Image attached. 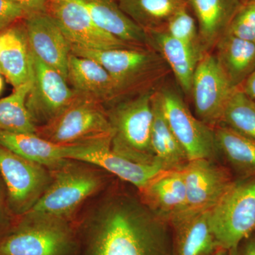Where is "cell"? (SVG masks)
Listing matches in <instances>:
<instances>
[{
	"instance_id": "32",
	"label": "cell",
	"mask_w": 255,
	"mask_h": 255,
	"mask_svg": "<svg viewBox=\"0 0 255 255\" xmlns=\"http://www.w3.org/2000/svg\"><path fill=\"white\" fill-rule=\"evenodd\" d=\"M26 11L11 0H0V32L23 21Z\"/></svg>"
},
{
	"instance_id": "28",
	"label": "cell",
	"mask_w": 255,
	"mask_h": 255,
	"mask_svg": "<svg viewBox=\"0 0 255 255\" xmlns=\"http://www.w3.org/2000/svg\"><path fill=\"white\" fill-rule=\"evenodd\" d=\"M31 85L32 81L14 89L11 95L0 100V130L36 133V125L26 107Z\"/></svg>"
},
{
	"instance_id": "1",
	"label": "cell",
	"mask_w": 255,
	"mask_h": 255,
	"mask_svg": "<svg viewBox=\"0 0 255 255\" xmlns=\"http://www.w3.org/2000/svg\"><path fill=\"white\" fill-rule=\"evenodd\" d=\"M87 233V255H174L170 225L127 194L107 198Z\"/></svg>"
},
{
	"instance_id": "16",
	"label": "cell",
	"mask_w": 255,
	"mask_h": 255,
	"mask_svg": "<svg viewBox=\"0 0 255 255\" xmlns=\"http://www.w3.org/2000/svg\"><path fill=\"white\" fill-rule=\"evenodd\" d=\"M138 191L142 204L154 216L169 225L187 212L182 169L161 171Z\"/></svg>"
},
{
	"instance_id": "19",
	"label": "cell",
	"mask_w": 255,
	"mask_h": 255,
	"mask_svg": "<svg viewBox=\"0 0 255 255\" xmlns=\"http://www.w3.org/2000/svg\"><path fill=\"white\" fill-rule=\"evenodd\" d=\"M67 80L77 93L92 97L103 104L119 97L118 87L110 74L91 58L71 53L68 60Z\"/></svg>"
},
{
	"instance_id": "12",
	"label": "cell",
	"mask_w": 255,
	"mask_h": 255,
	"mask_svg": "<svg viewBox=\"0 0 255 255\" xmlns=\"http://www.w3.org/2000/svg\"><path fill=\"white\" fill-rule=\"evenodd\" d=\"M31 60L32 85L26 107L38 127L66 108L76 97L77 92L63 75L43 63L32 52Z\"/></svg>"
},
{
	"instance_id": "30",
	"label": "cell",
	"mask_w": 255,
	"mask_h": 255,
	"mask_svg": "<svg viewBox=\"0 0 255 255\" xmlns=\"http://www.w3.org/2000/svg\"><path fill=\"white\" fill-rule=\"evenodd\" d=\"M164 31L202 54L206 53L201 46L195 20L188 11L187 6L181 8L169 18Z\"/></svg>"
},
{
	"instance_id": "27",
	"label": "cell",
	"mask_w": 255,
	"mask_h": 255,
	"mask_svg": "<svg viewBox=\"0 0 255 255\" xmlns=\"http://www.w3.org/2000/svg\"><path fill=\"white\" fill-rule=\"evenodd\" d=\"M121 9L145 31L161 30L188 0H119Z\"/></svg>"
},
{
	"instance_id": "40",
	"label": "cell",
	"mask_w": 255,
	"mask_h": 255,
	"mask_svg": "<svg viewBox=\"0 0 255 255\" xmlns=\"http://www.w3.org/2000/svg\"><path fill=\"white\" fill-rule=\"evenodd\" d=\"M0 73H1V70H0Z\"/></svg>"
},
{
	"instance_id": "26",
	"label": "cell",
	"mask_w": 255,
	"mask_h": 255,
	"mask_svg": "<svg viewBox=\"0 0 255 255\" xmlns=\"http://www.w3.org/2000/svg\"><path fill=\"white\" fill-rule=\"evenodd\" d=\"M214 135L216 148L240 179L255 177V140L223 124L214 128Z\"/></svg>"
},
{
	"instance_id": "17",
	"label": "cell",
	"mask_w": 255,
	"mask_h": 255,
	"mask_svg": "<svg viewBox=\"0 0 255 255\" xmlns=\"http://www.w3.org/2000/svg\"><path fill=\"white\" fill-rule=\"evenodd\" d=\"M210 211L184 214L170 223L174 255H214L219 249L210 223Z\"/></svg>"
},
{
	"instance_id": "10",
	"label": "cell",
	"mask_w": 255,
	"mask_h": 255,
	"mask_svg": "<svg viewBox=\"0 0 255 255\" xmlns=\"http://www.w3.org/2000/svg\"><path fill=\"white\" fill-rule=\"evenodd\" d=\"M237 89L231 85L215 55L204 53L196 65L191 95L198 119L214 128Z\"/></svg>"
},
{
	"instance_id": "22",
	"label": "cell",
	"mask_w": 255,
	"mask_h": 255,
	"mask_svg": "<svg viewBox=\"0 0 255 255\" xmlns=\"http://www.w3.org/2000/svg\"><path fill=\"white\" fill-rule=\"evenodd\" d=\"M103 31L131 46H149L145 30L129 17L114 0H80Z\"/></svg>"
},
{
	"instance_id": "36",
	"label": "cell",
	"mask_w": 255,
	"mask_h": 255,
	"mask_svg": "<svg viewBox=\"0 0 255 255\" xmlns=\"http://www.w3.org/2000/svg\"><path fill=\"white\" fill-rule=\"evenodd\" d=\"M4 209H3L2 200L0 195V230L4 224Z\"/></svg>"
},
{
	"instance_id": "21",
	"label": "cell",
	"mask_w": 255,
	"mask_h": 255,
	"mask_svg": "<svg viewBox=\"0 0 255 255\" xmlns=\"http://www.w3.org/2000/svg\"><path fill=\"white\" fill-rule=\"evenodd\" d=\"M146 33L148 36L149 46L158 52L169 65L183 92L191 95L194 71L204 54L169 36L164 30Z\"/></svg>"
},
{
	"instance_id": "18",
	"label": "cell",
	"mask_w": 255,
	"mask_h": 255,
	"mask_svg": "<svg viewBox=\"0 0 255 255\" xmlns=\"http://www.w3.org/2000/svg\"><path fill=\"white\" fill-rule=\"evenodd\" d=\"M0 70L14 89L32 81L31 51L23 23L0 32Z\"/></svg>"
},
{
	"instance_id": "7",
	"label": "cell",
	"mask_w": 255,
	"mask_h": 255,
	"mask_svg": "<svg viewBox=\"0 0 255 255\" xmlns=\"http://www.w3.org/2000/svg\"><path fill=\"white\" fill-rule=\"evenodd\" d=\"M71 53L95 60L117 84L119 96L159 76L164 62L156 50L130 46L107 50L71 48Z\"/></svg>"
},
{
	"instance_id": "4",
	"label": "cell",
	"mask_w": 255,
	"mask_h": 255,
	"mask_svg": "<svg viewBox=\"0 0 255 255\" xmlns=\"http://www.w3.org/2000/svg\"><path fill=\"white\" fill-rule=\"evenodd\" d=\"M152 95L150 91L142 92L107 113L113 130L112 150L136 163L159 166L150 144Z\"/></svg>"
},
{
	"instance_id": "25",
	"label": "cell",
	"mask_w": 255,
	"mask_h": 255,
	"mask_svg": "<svg viewBox=\"0 0 255 255\" xmlns=\"http://www.w3.org/2000/svg\"><path fill=\"white\" fill-rule=\"evenodd\" d=\"M152 106L150 144L156 162L163 170L182 169L189 158L164 118L157 92L152 95Z\"/></svg>"
},
{
	"instance_id": "37",
	"label": "cell",
	"mask_w": 255,
	"mask_h": 255,
	"mask_svg": "<svg viewBox=\"0 0 255 255\" xmlns=\"http://www.w3.org/2000/svg\"><path fill=\"white\" fill-rule=\"evenodd\" d=\"M214 255H228V251L223 248H220Z\"/></svg>"
},
{
	"instance_id": "2",
	"label": "cell",
	"mask_w": 255,
	"mask_h": 255,
	"mask_svg": "<svg viewBox=\"0 0 255 255\" xmlns=\"http://www.w3.org/2000/svg\"><path fill=\"white\" fill-rule=\"evenodd\" d=\"M100 101L77 93L56 117L37 127L36 133L63 145L112 140L113 130L107 111Z\"/></svg>"
},
{
	"instance_id": "15",
	"label": "cell",
	"mask_w": 255,
	"mask_h": 255,
	"mask_svg": "<svg viewBox=\"0 0 255 255\" xmlns=\"http://www.w3.org/2000/svg\"><path fill=\"white\" fill-rule=\"evenodd\" d=\"M23 23L32 53L67 80L71 48L58 25L46 12L28 14Z\"/></svg>"
},
{
	"instance_id": "24",
	"label": "cell",
	"mask_w": 255,
	"mask_h": 255,
	"mask_svg": "<svg viewBox=\"0 0 255 255\" xmlns=\"http://www.w3.org/2000/svg\"><path fill=\"white\" fill-rule=\"evenodd\" d=\"M0 145L23 158L52 169L65 160L68 145H59L36 133L0 130Z\"/></svg>"
},
{
	"instance_id": "33",
	"label": "cell",
	"mask_w": 255,
	"mask_h": 255,
	"mask_svg": "<svg viewBox=\"0 0 255 255\" xmlns=\"http://www.w3.org/2000/svg\"><path fill=\"white\" fill-rule=\"evenodd\" d=\"M28 14L46 12L47 7L53 0H11Z\"/></svg>"
},
{
	"instance_id": "3",
	"label": "cell",
	"mask_w": 255,
	"mask_h": 255,
	"mask_svg": "<svg viewBox=\"0 0 255 255\" xmlns=\"http://www.w3.org/2000/svg\"><path fill=\"white\" fill-rule=\"evenodd\" d=\"M75 246L68 219L28 212L0 238V255H71Z\"/></svg>"
},
{
	"instance_id": "31",
	"label": "cell",
	"mask_w": 255,
	"mask_h": 255,
	"mask_svg": "<svg viewBox=\"0 0 255 255\" xmlns=\"http://www.w3.org/2000/svg\"><path fill=\"white\" fill-rule=\"evenodd\" d=\"M227 33L255 43V0H248L243 4L233 18Z\"/></svg>"
},
{
	"instance_id": "39",
	"label": "cell",
	"mask_w": 255,
	"mask_h": 255,
	"mask_svg": "<svg viewBox=\"0 0 255 255\" xmlns=\"http://www.w3.org/2000/svg\"><path fill=\"white\" fill-rule=\"evenodd\" d=\"M248 0H241V1L242 2H243V4H244V3H246L247 2V1H248Z\"/></svg>"
},
{
	"instance_id": "23",
	"label": "cell",
	"mask_w": 255,
	"mask_h": 255,
	"mask_svg": "<svg viewBox=\"0 0 255 255\" xmlns=\"http://www.w3.org/2000/svg\"><path fill=\"white\" fill-rule=\"evenodd\" d=\"M215 47V56L231 85L241 88L255 70V43L226 33Z\"/></svg>"
},
{
	"instance_id": "14",
	"label": "cell",
	"mask_w": 255,
	"mask_h": 255,
	"mask_svg": "<svg viewBox=\"0 0 255 255\" xmlns=\"http://www.w3.org/2000/svg\"><path fill=\"white\" fill-rule=\"evenodd\" d=\"M65 159L94 164L130 183L138 190L156 174L163 170L159 166L132 162L112 148V140L68 145Z\"/></svg>"
},
{
	"instance_id": "6",
	"label": "cell",
	"mask_w": 255,
	"mask_h": 255,
	"mask_svg": "<svg viewBox=\"0 0 255 255\" xmlns=\"http://www.w3.org/2000/svg\"><path fill=\"white\" fill-rule=\"evenodd\" d=\"M210 223L219 248L233 249L255 231V177L238 179L211 210Z\"/></svg>"
},
{
	"instance_id": "38",
	"label": "cell",
	"mask_w": 255,
	"mask_h": 255,
	"mask_svg": "<svg viewBox=\"0 0 255 255\" xmlns=\"http://www.w3.org/2000/svg\"><path fill=\"white\" fill-rule=\"evenodd\" d=\"M1 73H0V93H1V90L3 88V80L1 76Z\"/></svg>"
},
{
	"instance_id": "9",
	"label": "cell",
	"mask_w": 255,
	"mask_h": 255,
	"mask_svg": "<svg viewBox=\"0 0 255 255\" xmlns=\"http://www.w3.org/2000/svg\"><path fill=\"white\" fill-rule=\"evenodd\" d=\"M162 113L189 160L211 159L216 153L214 128L196 118L176 92H157Z\"/></svg>"
},
{
	"instance_id": "34",
	"label": "cell",
	"mask_w": 255,
	"mask_h": 255,
	"mask_svg": "<svg viewBox=\"0 0 255 255\" xmlns=\"http://www.w3.org/2000/svg\"><path fill=\"white\" fill-rule=\"evenodd\" d=\"M228 255H255V231L228 251Z\"/></svg>"
},
{
	"instance_id": "13",
	"label": "cell",
	"mask_w": 255,
	"mask_h": 255,
	"mask_svg": "<svg viewBox=\"0 0 255 255\" xmlns=\"http://www.w3.org/2000/svg\"><path fill=\"white\" fill-rule=\"evenodd\" d=\"M182 172L187 194L185 214L212 209L235 181L227 168L211 159L189 160Z\"/></svg>"
},
{
	"instance_id": "29",
	"label": "cell",
	"mask_w": 255,
	"mask_h": 255,
	"mask_svg": "<svg viewBox=\"0 0 255 255\" xmlns=\"http://www.w3.org/2000/svg\"><path fill=\"white\" fill-rule=\"evenodd\" d=\"M221 124L255 140V101L237 89L228 101Z\"/></svg>"
},
{
	"instance_id": "11",
	"label": "cell",
	"mask_w": 255,
	"mask_h": 255,
	"mask_svg": "<svg viewBox=\"0 0 255 255\" xmlns=\"http://www.w3.org/2000/svg\"><path fill=\"white\" fill-rule=\"evenodd\" d=\"M46 12L63 32L70 48L107 50L131 46L99 27L80 0H53Z\"/></svg>"
},
{
	"instance_id": "8",
	"label": "cell",
	"mask_w": 255,
	"mask_h": 255,
	"mask_svg": "<svg viewBox=\"0 0 255 255\" xmlns=\"http://www.w3.org/2000/svg\"><path fill=\"white\" fill-rule=\"evenodd\" d=\"M0 173L8 192L11 211L17 216L28 213L51 182L46 167L23 158L0 145Z\"/></svg>"
},
{
	"instance_id": "5",
	"label": "cell",
	"mask_w": 255,
	"mask_h": 255,
	"mask_svg": "<svg viewBox=\"0 0 255 255\" xmlns=\"http://www.w3.org/2000/svg\"><path fill=\"white\" fill-rule=\"evenodd\" d=\"M67 159L51 169V182L28 212L69 219L89 198L102 189L105 181L96 171Z\"/></svg>"
},
{
	"instance_id": "35",
	"label": "cell",
	"mask_w": 255,
	"mask_h": 255,
	"mask_svg": "<svg viewBox=\"0 0 255 255\" xmlns=\"http://www.w3.org/2000/svg\"><path fill=\"white\" fill-rule=\"evenodd\" d=\"M240 89L255 101V70L251 74V76L247 79L246 81Z\"/></svg>"
},
{
	"instance_id": "20",
	"label": "cell",
	"mask_w": 255,
	"mask_h": 255,
	"mask_svg": "<svg viewBox=\"0 0 255 255\" xmlns=\"http://www.w3.org/2000/svg\"><path fill=\"white\" fill-rule=\"evenodd\" d=\"M197 18L201 46L205 53L216 46L243 6L241 0H188Z\"/></svg>"
}]
</instances>
